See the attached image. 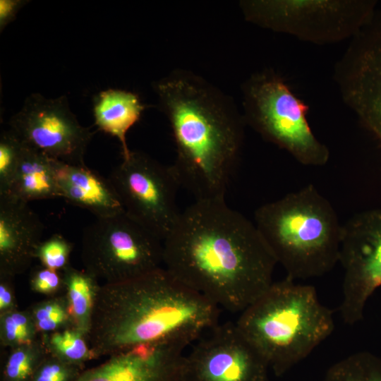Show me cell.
<instances>
[{
  "mask_svg": "<svg viewBox=\"0 0 381 381\" xmlns=\"http://www.w3.org/2000/svg\"><path fill=\"white\" fill-rule=\"evenodd\" d=\"M163 244L164 267L229 312L241 313L273 283V253L255 224L224 199L195 200Z\"/></svg>",
  "mask_w": 381,
  "mask_h": 381,
  "instance_id": "1",
  "label": "cell"
},
{
  "mask_svg": "<svg viewBox=\"0 0 381 381\" xmlns=\"http://www.w3.org/2000/svg\"><path fill=\"white\" fill-rule=\"evenodd\" d=\"M176 147L171 168L180 187L201 200H224L240 161L246 124L233 99L191 71L154 83Z\"/></svg>",
  "mask_w": 381,
  "mask_h": 381,
  "instance_id": "2",
  "label": "cell"
},
{
  "mask_svg": "<svg viewBox=\"0 0 381 381\" xmlns=\"http://www.w3.org/2000/svg\"><path fill=\"white\" fill-rule=\"evenodd\" d=\"M219 309L162 267L100 285L87 338L95 358L144 344L187 347L219 322Z\"/></svg>",
  "mask_w": 381,
  "mask_h": 381,
  "instance_id": "3",
  "label": "cell"
},
{
  "mask_svg": "<svg viewBox=\"0 0 381 381\" xmlns=\"http://www.w3.org/2000/svg\"><path fill=\"white\" fill-rule=\"evenodd\" d=\"M236 324L277 376L306 358L334 328L332 311L315 287L287 276L273 282Z\"/></svg>",
  "mask_w": 381,
  "mask_h": 381,
  "instance_id": "4",
  "label": "cell"
},
{
  "mask_svg": "<svg viewBox=\"0 0 381 381\" xmlns=\"http://www.w3.org/2000/svg\"><path fill=\"white\" fill-rule=\"evenodd\" d=\"M254 220L277 263L294 280L320 277L339 262L342 225L312 184L261 205Z\"/></svg>",
  "mask_w": 381,
  "mask_h": 381,
  "instance_id": "5",
  "label": "cell"
},
{
  "mask_svg": "<svg viewBox=\"0 0 381 381\" xmlns=\"http://www.w3.org/2000/svg\"><path fill=\"white\" fill-rule=\"evenodd\" d=\"M241 91L246 124L303 165L327 163L329 149L308 124V106L274 71L253 73L243 83Z\"/></svg>",
  "mask_w": 381,
  "mask_h": 381,
  "instance_id": "6",
  "label": "cell"
},
{
  "mask_svg": "<svg viewBox=\"0 0 381 381\" xmlns=\"http://www.w3.org/2000/svg\"><path fill=\"white\" fill-rule=\"evenodd\" d=\"M245 19L315 44L355 37L373 20L372 0H243Z\"/></svg>",
  "mask_w": 381,
  "mask_h": 381,
  "instance_id": "7",
  "label": "cell"
},
{
  "mask_svg": "<svg viewBox=\"0 0 381 381\" xmlns=\"http://www.w3.org/2000/svg\"><path fill=\"white\" fill-rule=\"evenodd\" d=\"M84 270L104 284L131 280L164 265L163 241L125 212L96 219L83 231Z\"/></svg>",
  "mask_w": 381,
  "mask_h": 381,
  "instance_id": "8",
  "label": "cell"
},
{
  "mask_svg": "<svg viewBox=\"0 0 381 381\" xmlns=\"http://www.w3.org/2000/svg\"><path fill=\"white\" fill-rule=\"evenodd\" d=\"M110 173L124 212L163 241L181 213L179 183L171 168L140 151L129 155Z\"/></svg>",
  "mask_w": 381,
  "mask_h": 381,
  "instance_id": "9",
  "label": "cell"
},
{
  "mask_svg": "<svg viewBox=\"0 0 381 381\" xmlns=\"http://www.w3.org/2000/svg\"><path fill=\"white\" fill-rule=\"evenodd\" d=\"M8 125L23 144L67 164H85L93 133L79 123L66 95L47 98L30 94Z\"/></svg>",
  "mask_w": 381,
  "mask_h": 381,
  "instance_id": "10",
  "label": "cell"
},
{
  "mask_svg": "<svg viewBox=\"0 0 381 381\" xmlns=\"http://www.w3.org/2000/svg\"><path fill=\"white\" fill-rule=\"evenodd\" d=\"M339 262L344 270L339 309L351 325L363 319L368 298L381 286V208L359 212L342 225Z\"/></svg>",
  "mask_w": 381,
  "mask_h": 381,
  "instance_id": "11",
  "label": "cell"
},
{
  "mask_svg": "<svg viewBox=\"0 0 381 381\" xmlns=\"http://www.w3.org/2000/svg\"><path fill=\"white\" fill-rule=\"evenodd\" d=\"M269 368L236 322H219L186 355V381H268Z\"/></svg>",
  "mask_w": 381,
  "mask_h": 381,
  "instance_id": "12",
  "label": "cell"
},
{
  "mask_svg": "<svg viewBox=\"0 0 381 381\" xmlns=\"http://www.w3.org/2000/svg\"><path fill=\"white\" fill-rule=\"evenodd\" d=\"M334 80L345 104L381 145V21L353 37L336 64Z\"/></svg>",
  "mask_w": 381,
  "mask_h": 381,
  "instance_id": "13",
  "label": "cell"
},
{
  "mask_svg": "<svg viewBox=\"0 0 381 381\" xmlns=\"http://www.w3.org/2000/svg\"><path fill=\"white\" fill-rule=\"evenodd\" d=\"M186 348L167 343L137 346L85 369L75 381H186Z\"/></svg>",
  "mask_w": 381,
  "mask_h": 381,
  "instance_id": "14",
  "label": "cell"
},
{
  "mask_svg": "<svg viewBox=\"0 0 381 381\" xmlns=\"http://www.w3.org/2000/svg\"><path fill=\"white\" fill-rule=\"evenodd\" d=\"M44 226L28 202L0 195V274H23L35 259Z\"/></svg>",
  "mask_w": 381,
  "mask_h": 381,
  "instance_id": "15",
  "label": "cell"
},
{
  "mask_svg": "<svg viewBox=\"0 0 381 381\" xmlns=\"http://www.w3.org/2000/svg\"><path fill=\"white\" fill-rule=\"evenodd\" d=\"M55 174L60 198L68 203L88 210L96 218L124 212L109 179L85 164H71L56 159Z\"/></svg>",
  "mask_w": 381,
  "mask_h": 381,
  "instance_id": "16",
  "label": "cell"
},
{
  "mask_svg": "<svg viewBox=\"0 0 381 381\" xmlns=\"http://www.w3.org/2000/svg\"><path fill=\"white\" fill-rule=\"evenodd\" d=\"M145 109L139 96L131 91L110 88L94 96L95 126L118 139L122 158L128 157L131 151L126 141L127 133L139 121Z\"/></svg>",
  "mask_w": 381,
  "mask_h": 381,
  "instance_id": "17",
  "label": "cell"
},
{
  "mask_svg": "<svg viewBox=\"0 0 381 381\" xmlns=\"http://www.w3.org/2000/svg\"><path fill=\"white\" fill-rule=\"evenodd\" d=\"M55 160L22 143L16 176L7 194L26 202L60 198Z\"/></svg>",
  "mask_w": 381,
  "mask_h": 381,
  "instance_id": "18",
  "label": "cell"
},
{
  "mask_svg": "<svg viewBox=\"0 0 381 381\" xmlns=\"http://www.w3.org/2000/svg\"><path fill=\"white\" fill-rule=\"evenodd\" d=\"M65 294L75 327L87 337L99 286V281L89 272L69 265L62 272Z\"/></svg>",
  "mask_w": 381,
  "mask_h": 381,
  "instance_id": "19",
  "label": "cell"
},
{
  "mask_svg": "<svg viewBox=\"0 0 381 381\" xmlns=\"http://www.w3.org/2000/svg\"><path fill=\"white\" fill-rule=\"evenodd\" d=\"M5 350L1 381H31L48 353L42 336L31 344Z\"/></svg>",
  "mask_w": 381,
  "mask_h": 381,
  "instance_id": "20",
  "label": "cell"
},
{
  "mask_svg": "<svg viewBox=\"0 0 381 381\" xmlns=\"http://www.w3.org/2000/svg\"><path fill=\"white\" fill-rule=\"evenodd\" d=\"M41 336L47 352L66 363L85 367L95 359L87 336L75 327Z\"/></svg>",
  "mask_w": 381,
  "mask_h": 381,
  "instance_id": "21",
  "label": "cell"
},
{
  "mask_svg": "<svg viewBox=\"0 0 381 381\" xmlns=\"http://www.w3.org/2000/svg\"><path fill=\"white\" fill-rule=\"evenodd\" d=\"M28 309L40 336L75 327L66 294L47 297Z\"/></svg>",
  "mask_w": 381,
  "mask_h": 381,
  "instance_id": "22",
  "label": "cell"
},
{
  "mask_svg": "<svg viewBox=\"0 0 381 381\" xmlns=\"http://www.w3.org/2000/svg\"><path fill=\"white\" fill-rule=\"evenodd\" d=\"M325 381H381V358L367 351L353 353L333 364Z\"/></svg>",
  "mask_w": 381,
  "mask_h": 381,
  "instance_id": "23",
  "label": "cell"
},
{
  "mask_svg": "<svg viewBox=\"0 0 381 381\" xmlns=\"http://www.w3.org/2000/svg\"><path fill=\"white\" fill-rule=\"evenodd\" d=\"M39 334L29 310L16 309L0 315V345L9 349L35 341Z\"/></svg>",
  "mask_w": 381,
  "mask_h": 381,
  "instance_id": "24",
  "label": "cell"
},
{
  "mask_svg": "<svg viewBox=\"0 0 381 381\" xmlns=\"http://www.w3.org/2000/svg\"><path fill=\"white\" fill-rule=\"evenodd\" d=\"M22 148V143L11 131L0 136V195L9 193L13 185Z\"/></svg>",
  "mask_w": 381,
  "mask_h": 381,
  "instance_id": "25",
  "label": "cell"
},
{
  "mask_svg": "<svg viewBox=\"0 0 381 381\" xmlns=\"http://www.w3.org/2000/svg\"><path fill=\"white\" fill-rule=\"evenodd\" d=\"M73 243L59 234H52L42 241L35 251V258L40 265L51 270L63 272L70 264Z\"/></svg>",
  "mask_w": 381,
  "mask_h": 381,
  "instance_id": "26",
  "label": "cell"
},
{
  "mask_svg": "<svg viewBox=\"0 0 381 381\" xmlns=\"http://www.w3.org/2000/svg\"><path fill=\"white\" fill-rule=\"evenodd\" d=\"M85 367L66 363L47 353L31 381H75Z\"/></svg>",
  "mask_w": 381,
  "mask_h": 381,
  "instance_id": "27",
  "label": "cell"
},
{
  "mask_svg": "<svg viewBox=\"0 0 381 381\" xmlns=\"http://www.w3.org/2000/svg\"><path fill=\"white\" fill-rule=\"evenodd\" d=\"M29 284L32 291L47 297L65 294L62 272L51 270L42 265L32 269Z\"/></svg>",
  "mask_w": 381,
  "mask_h": 381,
  "instance_id": "28",
  "label": "cell"
},
{
  "mask_svg": "<svg viewBox=\"0 0 381 381\" xmlns=\"http://www.w3.org/2000/svg\"><path fill=\"white\" fill-rule=\"evenodd\" d=\"M14 277L0 274V315L18 309Z\"/></svg>",
  "mask_w": 381,
  "mask_h": 381,
  "instance_id": "29",
  "label": "cell"
},
{
  "mask_svg": "<svg viewBox=\"0 0 381 381\" xmlns=\"http://www.w3.org/2000/svg\"><path fill=\"white\" fill-rule=\"evenodd\" d=\"M28 1L25 0H1L0 1V31L4 29L16 18V16L21 8Z\"/></svg>",
  "mask_w": 381,
  "mask_h": 381,
  "instance_id": "30",
  "label": "cell"
}]
</instances>
